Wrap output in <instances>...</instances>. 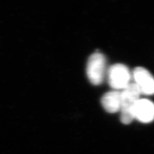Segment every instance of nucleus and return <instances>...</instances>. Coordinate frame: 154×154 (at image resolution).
<instances>
[{"label": "nucleus", "mask_w": 154, "mask_h": 154, "mask_svg": "<svg viewBox=\"0 0 154 154\" xmlns=\"http://www.w3.org/2000/svg\"><path fill=\"white\" fill-rule=\"evenodd\" d=\"M140 91L134 83H131L121 92V121L128 125L135 119L134 109L140 99Z\"/></svg>", "instance_id": "1"}, {"label": "nucleus", "mask_w": 154, "mask_h": 154, "mask_svg": "<svg viewBox=\"0 0 154 154\" xmlns=\"http://www.w3.org/2000/svg\"><path fill=\"white\" fill-rule=\"evenodd\" d=\"M106 60L100 53H95L88 58L87 65V75L90 82L94 85L102 83L105 77Z\"/></svg>", "instance_id": "2"}, {"label": "nucleus", "mask_w": 154, "mask_h": 154, "mask_svg": "<svg viewBox=\"0 0 154 154\" xmlns=\"http://www.w3.org/2000/svg\"><path fill=\"white\" fill-rule=\"evenodd\" d=\"M107 74L110 86L116 90H123L131 83V72L128 67L123 64L117 63L111 66Z\"/></svg>", "instance_id": "3"}, {"label": "nucleus", "mask_w": 154, "mask_h": 154, "mask_svg": "<svg viewBox=\"0 0 154 154\" xmlns=\"http://www.w3.org/2000/svg\"><path fill=\"white\" fill-rule=\"evenodd\" d=\"M135 84L139 89L141 94H154V78L146 69L136 67L132 73Z\"/></svg>", "instance_id": "4"}, {"label": "nucleus", "mask_w": 154, "mask_h": 154, "mask_svg": "<svg viewBox=\"0 0 154 154\" xmlns=\"http://www.w3.org/2000/svg\"><path fill=\"white\" fill-rule=\"evenodd\" d=\"M135 119L147 123L154 120V103L147 99H139L134 109Z\"/></svg>", "instance_id": "5"}, {"label": "nucleus", "mask_w": 154, "mask_h": 154, "mask_svg": "<svg viewBox=\"0 0 154 154\" xmlns=\"http://www.w3.org/2000/svg\"><path fill=\"white\" fill-rule=\"evenodd\" d=\"M101 103L105 110L109 113H116L121 107V92L118 90L109 91L102 97Z\"/></svg>", "instance_id": "6"}]
</instances>
